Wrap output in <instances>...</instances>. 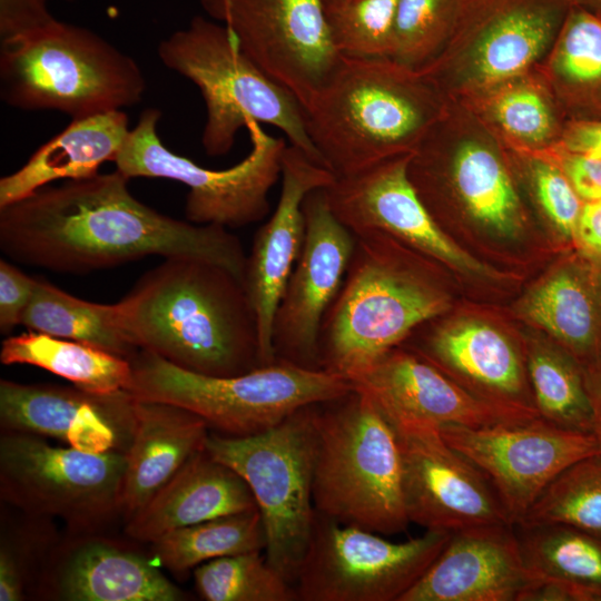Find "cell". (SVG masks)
<instances>
[{
	"instance_id": "obj_38",
	"label": "cell",
	"mask_w": 601,
	"mask_h": 601,
	"mask_svg": "<svg viewBox=\"0 0 601 601\" xmlns=\"http://www.w3.org/2000/svg\"><path fill=\"white\" fill-rule=\"evenodd\" d=\"M520 523L562 524L601 538V455L583 457L560 472Z\"/></svg>"
},
{
	"instance_id": "obj_30",
	"label": "cell",
	"mask_w": 601,
	"mask_h": 601,
	"mask_svg": "<svg viewBox=\"0 0 601 601\" xmlns=\"http://www.w3.org/2000/svg\"><path fill=\"white\" fill-rule=\"evenodd\" d=\"M511 150L536 154L560 142L566 119L535 68L463 100Z\"/></svg>"
},
{
	"instance_id": "obj_37",
	"label": "cell",
	"mask_w": 601,
	"mask_h": 601,
	"mask_svg": "<svg viewBox=\"0 0 601 601\" xmlns=\"http://www.w3.org/2000/svg\"><path fill=\"white\" fill-rule=\"evenodd\" d=\"M16 510L14 516L1 510L0 601L35 597L45 565L62 538L53 519Z\"/></svg>"
},
{
	"instance_id": "obj_26",
	"label": "cell",
	"mask_w": 601,
	"mask_h": 601,
	"mask_svg": "<svg viewBox=\"0 0 601 601\" xmlns=\"http://www.w3.org/2000/svg\"><path fill=\"white\" fill-rule=\"evenodd\" d=\"M208 435V424L194 412L137 398L120 497V515L126 522L205 449Z\"/></svg>"
},
{
	"instance_id": "obj_36",
	"label": "cell",
	"mask_w": 601,
	"mask_h": 601,
	"mask_svg": "<svg viewBox=\"0 0 601 601\" xmlns=\"http://www.w3.org/2000/svg\"><path fill=\"white\" fill-rule=\"evenodd\" d=\"M156 560L183 575L214 559L263 551L266 535L258 509L175 529L154 542Z\"/></svg>"
},
{
	"instance_id": "obj_47",
	"label": "cell",
	"mask_w": 601,
	"mask_h": 601,
	"mask_svg": "<svg viewBox=\"0 0 601 601\" xmlns=\"http://www.w3.org/2000/svg\"><path fill=\"white\" fill-rule=\"evenodd\" d=\"M559 145L601 158V121H566Z\"/></svg>"
},
{
	"instance_id": "obj_33",
	"label": "cell",
	"mask_w": 601,
	"mask_h": 601,
	"mask_svg": "<svg viewBox=\"0 0 601 601\" xmlns=\"http://www.w3.org/2000/svg\"><path fill=\"white\" fill-rule=\"evenodd\" d=\"M21 325L29 331L81 342L127 359L139 351L124 324L119 302H88L42 278L36 279Z\"/></svg>"
},
{
	"instance_id": "obj_4",
	"label": "cell",
	"mask_w": 601,
	"mask_h": 601,
	"mask_svg": "<svg viewBox=\"0 0 601 601\" xmlns=\"http://www.w3.org/2000/svg\"><path fill=\"white\" fill-rule=\"evenodd\" d=\"M355 238L318 339L321 370L349 382L450 308L446 292L423 266L431 257L380 231Z\"/></svg>"
},
{
	"instance_id": "obj_20",
	"label": "cell",
	"mask_w": 601,
	"mask_h": 601,
	"mask_svg": "<svg viewBox=\"0 0 601 601\" xmlns=\"http://www.w3.org/2000/svg\"><path fill=\"white\" fill-rule=\"evenodd\" d=\"M136 403L127 390L96 394L76 386L0 381L1 431L51 437L92 453H127Z\"/></svg>"
},
{
	"instance_id": "obj_23",
	"label": "cell",
	"mask_w": 601,
	"mask_h": 601,
	"mask_svg": "<svg viewBox=\"0 0 601 601\" xmlns=\"http://www.w3.org/2000/svg\"><path fill=\"white\" fill-rule=\"evenodd\" d=\"M391 423L484 427L523 422L477 398L432 363L397 346L351 381Z\"/></svg>"
},
{
	"instance_id": "obj_43",
	"label": "cell",
	"mask_w": 601,
	"mask_h": 601,
	"mask_svg": "<svg viewBox=\"0 0 601 601\" xmlns=\"http://www.w3.org/2000/svg\"><path fill=\"white\" fill-rule=\"evenodd\" d=\"M536 154L563 171L583 201L601 199V158L568 150L559 144Z\"/></svg>"
},
{
	"instance_id": "obj_3",
	"label": "cell",
	"mask_w": 601,
	"mask_h": 601,
	"mask_svg": "<svg viewBox=\"0 0 601 601\" xmlns=\"http://www.w3.org/2000/svg\"><path fill=\"white\" fill-rule=\"evenodd\" d=\"M447 104L422 71L391 58L343 56L303 109L324 165L342 177L411 155Z\"/></svg>"
},
{
	"instance_id": "obj_17",
	"label": "cell",
	"mask_w": 601,
	"mask_h": 601,
	"mask_svg": "<svg viewBox=\"0 0 601 601\" xmlns=\"http://www.w3.org/2000/svg\"><path fill=\"white\" fill-rule=\"evenodd\" d=\"M392 424L401 447L410 522L451 533L513 524L487 477L443 439L440 428L422 423Z\"/></svg>"
},
{
	"instance_id": "obj_44",
	"label": "cell",
	"mask_w": 601,
	"mask_h": 601,
	"mask_svg": "<svg viewBox=\"0 0 601 601\" xmlns=\"http://www.w3.org/2000/svg\"><path fill=\"white\" fill-rule=\"evenodd\" d=\"M36 279L8 260L0 259V331L7 335L21 324L33 295Z\"/></svg>"
},
{
	"instance_id": "obj_35",
	"label": "cell",
	"mask_w": 601,
	"mask_h": 601,
	"mask_svg": "<svg viewBox=\"0 0 601 601\" xmlns=\"http://www.w3.org/2000/svg\"><path fill=\"white\" fill-rule=\"evenodd\" d=\"M525 368L541 418L569 431L592 434V410L584 368L560 344H529Z\"/></svg>"
},
{
	"instance_id": "obj_46",
	"label": "cell",
	"mask_w": 601,
	"mask_h": 601,
	"mask_svg": "<svg viewBox=\"0 0 601 601\" xmlns=\"http://www.w3.org/2000/svg\"><path fill=\"white\" fill-rule=\"evenodd\" d=\"M574 245L585 259L601 266V199L583 201Z\"/></svg>"
},
{
	"instance_id": "obj_32",
	"label": "cell",
	"mask_w": 601,
	"mask_h": 601,
	"mask_svg": "<svg viewBox=\"0 0 601 601\" xmlns=\"http://www.w3.org/2000/svg\"><path fill=\"white\" fill-rule=\"evenodd\" d=\"M514 529L524 564L538 582L561 585L572 601H601V538L555 523Z\"/></svg>"
},
{
	"instance_id": "obj_12",
	"label": "cell",
	"mask_w": 601,
	"mask_h": 601,
	"mask_svg": "<svg viewBox=\"0 0 601 601\" xmlns=\"http://www.w3.org/2000/svg\"><path fill=\"white\" fill-rule=\"evenodd\" d=\"M126 462L122 451L86 452L2 431L0 499L27 513L58 518L69 533L99 532L120 515Z\"/></svg>"
},
{
	"instance_id": "obj_40",
	"label": "cell",
	"mask_w": 601,
	"mask_h": 601,
	"mask_svg": "<svg viewBox=\"0 0 601 601\" xmlns=\"http://www.w3.org/2000/svg\"><path fill=\"white\" fill-rule=\"evenodd\" d=\"M461 0H398L391 59L421 71L443 51Z\"/></svg>"
},
{
	"instance_id": "obj_42",
	"label": "cell",
	"mask_w": 601,
	"mask_h": 601,
	"mask_svg": "<svg viewBox=\"0 0 601 601\" xmlns=\"http://www.w3.org/2000/svg\"><path fill=\"white\" fill-rule=\"evenodd\" d=\"M508 154L512 169L525 184L540 213L563 239L574 244L583 200L566 176L542 155L511 149Z\"/></svg>"
},
{
	"instance_id": "obj_18",
	"label": "cell",
	"mask_w": 601,
	"mask_h": 601,
	"mask_svg": "<svg viewBox=\"0 0 601 601\" xmlns=\"http://www.w3.org/2000/svg\"><path fill=\"white\" fill-rule=\"evenodd\" d=\"M303 213L304 244L274 316L272 345L276 359L321 370V326L343 284L356 238L333 214L324 188L305 197Z\"/></svg>"
},
{
	"instance_id": "obj_24",
	"label": "cell",
	"mask_w": 601,
	"mask_h": 601,
	"mask_svg": "<svg viewBox=\"0 0 601 601\" xmlns=\"http://www.w3.org/2000/svg\"><path fill=\"white\" fill-rule=\"evenodd\" d=\"M536 583L513 524L475 526L452 532L400 601H524Z\"/></svg>"
},
{
	"instance_id": "obj_39",
	"label": "cell",
	"mask_w": 601,
	"mask_h": 601,
	"mask_svg": "<svg viewBox=\"0 0 601 601\" xmlns=\"http://www.w3.org/2000/svg\"><path fill=\"white\" fill-rule=\"evenodd\" d=\"M262 551L227 555L198 565L194 578L207 601H294V585L263 556Z\"/></svg>"
},
{
	"instance_id": "obj_48",
	"label": "cell",
	"mask_w": 601,
	"mask_h": 601,
	"mask_svg": "<svg viewBox=\"0 0 601 601\" xmlns=\"http://www.w3.org/2000/svg\"><path fill=\"white\" fill-rule=\"evenodd\" d=\"M584 378L592 410V435L601 455V364L585 368Z\"/></svg>"
},
{
	"instance_id": "obj_9",
	"label": "cell",
	"mask_w": 601,
	"mask_h": 601,
	"mask_svg": "<svg viewBox=\"0 0 601 601\" xmlns=\"http://www.w3.org/2000/svg\"><path fill=\"white\" fill-rule=\"evenodd\" d=\"M317 412L318 404L304 406L248 436L209 433L205 445L248 484L265 530L266 559L293 585L317 515L313 500Z\"/></svg>"
},
{
	"instance_id": "obj_31",
	"label": "cell",
	"mask_w": 601,
	"mask_h": 601,
	"mask_svg": "<svg viewBox=\"0 0 601 601\" xmlns=\"http://www.w3.org/2000/svg\"><path fill=\"white\" fill-rule=\"evenodd\" d=\"M536 69L566 121H601V16L571 7Z\"/></svg>"
},
{
	"instance_id": "obj_45",
	"label": "cell",
	"mask_w": 601,
	"mask_h": 601,
	"mask_svg": "<svg viewBox=\"0 0 601 601\" xmlns=\"http://www.w3.org/2000/svg\"><path fill=\"white\" fill-rule=\"evenodd\" d=\"M49 1L0 0L1 40L31 32L56 21L57 19L49 11Z\"/></svg>"
},
{
	"instance_id": "obj_14",
	"label": "cell",
	"mask_w": 601,
	"mask_h": 601,
	"mask_svg": "<svg viewBox=\"0 0 601 601\" xmlns=\"http://www.w3.org/2000/svg\"><path fill=\"white\" fill-rule=\"evenodd\" d=\"M451 532L402 542L316 515L294 588L304 601H400L425 573Z\"/></svg>"
},
{
	"instance_id": "obj_22",
	"label": "cell",
	"mask_w": 601,
	"mask_h": 601,
	"mask_svg": "<svg viewBox=\"0 0 601 601\" xmlns=\"http://www.w3.org/2000/svg\"><path fill=\"white\" fill-rule=\"evenodd\" d=\"M282 190L272 217L256 231L246 259L244 285L255 309L262 365L276 361L272 345L274 316L305 238L303 201L325 188L335 175L303 150L286 146L282 157Z\"/></svg>"
},
{
	"instance_id": "obj_49",
	"label": "cell",
	"mask_w": 601,
	"mask_h": 601,
	"mask_svg": "<svg viewBox=\"0 0 601 601\" xmlns=\"http://www.w3.org/2000/svg\"><path fill=\"white\" fill-rule=\"evenodd\" d=\"M571 7L585 9L598 13L601 11V0H568Z\"/></svg>"
},
{
	"instance_id": "obj_28",
	"label": "cell",
	"mask_w": 601,
	"mask_h": 601,
	"mask_svg": "<svg viewBox=\"0 0 601 601\" xmlns=\"http://www.w3.org/2000/svg\"><path fill=\"white\" fill-rule=\"evenodd\" d=\"M122 110L101 112L72 121L41 145L14 173L0 179V207L21 199L56 180L82 179L115 161L128 134Z\"/></svg>"
},
{
	"instance_id": "obj_34",
	"label": "cell",
	"mask_w": 601,
	"mask_h": 601,
	"mask_svg": "<svg viewBox=\"0 0 601 601\" xmlns=\"http://www.w3.org/2000/svg\"><path fill=\"white\" fill-rule=\"evenodd\" d=\"M0 361L4 365L28 364L43 368L96 394L127 390L132 375L127 358L81 342L33 331L6 337Z\"/></svg>"
},
{
	"instance_id": "obj_5",
	"label": "cell",
	"mask_w": 601,
	"mask_h": 601,
	"mask_svg": "<svg viewBox=\"0 0 601 601\" xmlns=\"http://www.w3.org/2000/svg\"><path fill=\"white\" fill-rule=\"evenodd\" d=\"M145 90L136 60L87 28L56 20L1 40L0 96L11 107L79 119L135 106Z\"/></svg>"
},
{
	"instance_id": "obj_51",
	"label": "cell",
	"mask_w": 601,
	"mask_h": 601,
	"mask_svg": "<svg viewBox=\"0 0 601 601\" xmlns=\"http://www.w3.org/2000/svg\"><path fill=\"white\" fill-rule=\"evenodd\" d=\"M598 14H599V16H601V11H600V12H598Z\"/></svg>"
},
{
	"instance_id": "obj_1",
	"label": "cell",
	"mask_w": 601,
	"mask_h": 601,
	"mask_svg": "<svg viewBox=\"0 0 601 601\" xmlns=\"http://www.w3.org/2000/svg\"><path fill=\"white\" fill-rule=\"evenodd\" d=\"M129 179L117 169L98 173L0 207V249L17 263L68 274L149 256L193 257L244 282L247 255L236 235L157 211L132 196Z\"/></svg>"
},
{
	"instance_id": "obj_27",
	"label": "cell",
	"mask_w": 601,
	"mask_h": 601,
	"mask_svg": "<svg viewBox=\"0 0 601 601\" xmlns=\"http://www.w3.org/2000/svg\"><path fill=\"white\" fill-rule=\"evenodd\" d=\"M255 509L246 481L204 449L126 522L125 531L151 543L175 529Z\"/></svg>"
},
{
	"instance_id": "obj_50",
	"label": "cell",
	"mask_w": 601,
	"mask_h": 601,
	"mask_svg": "<svg viewBox=\"0 0 601 601\" xmlns=\"http://www.w3.org/2000/svg\"><path fill=\"white\" fill-rule=\"evenodd\" d=\"M323 1L326 2V1H332V0H323Z\"/></svg>"
},
{
	"instance_id": "obj_13",
	"label": "cell",
	"mask_w": 601,
	"mask_h": 601,
	"mask_svg": "<svg viewBox=\"0 0 601 601\" xmlns=\"http://www.w3.org/2000/svg\"><path fill=\"white\" fill-rule=\"evenodd\" d=\"M161 112L145 109L129 131L115 164L128 178H165L188 187L186 220L198 225L240 228L264 219L270 208L268 194L282 175L286 142L249 121L252 150L227 169L204 168L170 151L160 140L157 125Z\"/></svg>"
},
{
	"instance_id": "obj_25",
	"label": "cell",
	"mask_w": 601,
	"mask_h": 601,
	"mask_svg": "<svg viewBox=\"0 0 601 601\" xmlns=\"http://www.w3.org/2000/svg\"><path fill=\"white\" fill-rule=\"evenodd\" d=\"M411 351L485 403L522 418L540 417L524 357L492 325L480 321L440 324Z\"/></svg>"
},
{
	"instance_id": "obj_8",
	"label": "cell",
	"mask_w": 601,
	"mask_h": 601,
	"mask_svg": "<svg viewBox=\"0 0 601 601\" xmlns=\"http://www.w3.org/2000/svg\"><path fill=\"white\" fill-rule=\"evenodd\" d=\"M129 361L132 375L127 391L136 398L187 408L209 428L229 436L264 432L304 406L353 390L343 376L280 359L235 376L189 372L145 349Z\"/></svg>"
},
{
	"instance_id": "obj_21",
	"label": "cell",
	"mask_w": 601,
	"mask_h": 601,
	"mask_svg": "<svg viewBox=\"0 0 601 601\" xmlns=\"http://www.w3.org/2000/svg\"><path fill=\"white\" fill-rule=\"evenodd\" d=\"M35 597L55 601L186 599L140 551L99 532H67L49 556Z\"/></svg>"
},
{
	"instance_id": "obj_19",
	"label": "cell",
	"mask_w": 601,
	"mask_h": 601,
	"mask_svg": "<svg viewBox=\"0 0 601 601\" xmlns=\"http://www.w3.org/2000/svg\"><path fill=\"white\" fill-rule=\"evenodd\" d=\"M408 159L398 156L335 177L324 188L333 214L354 235L380 231L456 270L496 276L436 223L410 180Z\"/></svg>"
},
{
	"instance_id": "obj_6",
	"label": "cell",
	"mask_w": 601,
	"mask_h": 601,
	"mask_svg": "<svg viewBox=\"0 0 601 601\" xmlns=\"http://www.w3.org/2000/svg\"><path fill=\"white\" fill-rule=\"evenodd\" d=\"M313 500L317 513L380 534L402 532L411 523L396 431L354 388L318 404Z\"/></svg>"
},
{
	"instance_id": "obj_2",
	"label": "cell",
	"mask_w": 601,
	"mask_h": 601,
	"mask_svg": "<svg viewBox=\"0 0 601 601\" xmlns=\"http://www.w3.org/2000/svg\"><path fill=\"white\" fill-rule=\"evenodd\" d=\"M119 304L135 345L180 368L235 376L263 366L258 321L244 282L218 264L165 258Z\"/></svg>"
},
{
	"instance_id": "obj_10",
	"label": "cell",
	"mask_w": 601,
	"mask_h": 601,
	"mask_svg": "<svg viewBox=\"0 0 601 601\" xmlns=\"http://www.w3.org/2000/svg\"><path fill=\"white\" fill-rule=\"evenodd\" d=\"M407 174L433 218L455 209L503 237L522 233L526 211L508 149L463 104L446 110L410 155Z\"/></svg>"
},
{
	"instance_id": "obj_7",
	"label": "cell",
	"mask_w": 601,
	"mask_h": 601,
	"mask_svg": "<svg viewBox=\"0 0 601 601\" xmlns=\"http://www.w3.org/2000/svg\"><path fill=\"white\" fill-rule=\"evenodd\" d=\"M157 55L199 89L206 106L201 144L208 156L227 154L237 132L256 121L278 128L290 145L326 167L307 134L300 102L240 51L226 26L196 16L161 40Z\"/></svg>"
},
{
	"instance_id": "obj_15",
	"label": "cell",
	"mask_w": 601,
	"mask_h": 601,
	"mask_svg": "<svg viewBox=\"0 0 601 601\" xmlns=\"http://www.w3.org/2000/svg\"><path fill=\"white\" fill-rule=\"evenodd\" d=\"M260 70L304 108L329 80L343 56L336 49L323 0H201Z\"/></svg>"
},
{
	"instance_id": "obj_16",
	"label": "cell",
	"mask_w": 601,
	"mask_h": 601,
	"mask_svg": "<svg viewBox=\"0 0 601 601\" xmlns=\"http://www.w3.org/2000/svg\"><path fill=\"white\" fill-rule=\"evenodd\" d=\"M440 432L487 477L513 524L560 472L598 453L592 434L541 417L484 427L445 426Z\"/></svg>"
},
{
	"instance_id": "obj_41",
	"label": "cell",
	"mask_w": 601,
	"mask_h": 601,
	"mask_svg": "<svg viewBox=\"0 0 601 601\" xmlns=\"http://www.w3.org/2000/svg\"><path fill=\"white\" fill-rule=\"evenodd\" d=\"M398 0H332L324 2L336 49L355 58H391Z\"/></svg>"
},
{
	"instance_id": "obj_29",
	"label": "cell",
	"mask_w": 601,
	"mask_h": 601,
	"mask_svg": "<svg viewBox=\"0 0 601 601\" xmlns=\"http://www.w3.org/2000/svg\"><path fill=\"white\" fill-rule=\"evenodd\" d=\"M522 311L584 370L601 364V266L579 254L530 292Z\"/></svg>"
},
{
	"instance_id": "obj_11",
	"label": "cell",
	"mask_w": 601,
	"mask_h": 601,
	"mask_svg": "<svg viewBox=\"0 0 601 601\" xmlns=\"http://www.w3.org/2000/svg\"><path fill=\"white\" fill-rule=\"evenodd\" d=\"M571 9L568 0H461L451 38L421 71L451 100H463L535 69Z\"/></svg>"
}]
</instances>
